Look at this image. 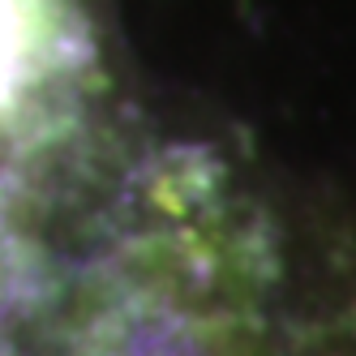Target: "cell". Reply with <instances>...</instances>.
Instances as JSON below:
<instances>
[{
	"label": "cell",
	"instance_id": "6da1fadb",
	"mask_svg": "<svg viewBox=\"0 0 356 356\" xmlns=\"http://www.w3.org/2000/svg\"><path fill=\"white\" fill-rule=\"evenodd\" d=\"M95 78L82 0H0V211L26 193L35 159L69 142Z\"/></svg>",
	"mask_w": 356,
	"mask_h": 356
}]
</instances>
